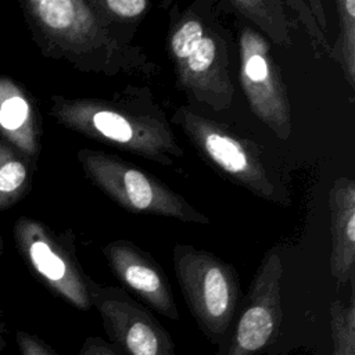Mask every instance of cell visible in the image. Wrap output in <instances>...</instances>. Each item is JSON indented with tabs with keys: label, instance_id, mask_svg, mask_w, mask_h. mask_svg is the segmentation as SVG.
Returning <instances> with one entry per match:
<instances>
[{
	"label": "cell",
	"instance_id": "cell-9",
	"mask_svg": "<svg viewBox=\"0 0 355 355\" xmlns=\"http://www.w3.org/2000/svg\"><path fill=\"white\" fill-rule=\"evenodd\" d=\"M240 80L252 112L286 140L291 133L287 90L268 42L251 28L240 33Z\"/></svg>",
	"mask_w": 355,
	"mask_h": 355
},
{
	"label": "cell",
	"instance_id": "cell-17",
	"mask_svg": "<svg viewBox=\"0 0 355 355\" xmlns=\"http://www.w3.org/2000/svg\"><path fill=\"white\" fill-rule=\"evenodd\" d=\"M237 8L243 15L255 21L265 31L269 32L270 37L283 46H287V32L277 26L275 17H277V10L280 4L273 1H261V0H234L230 3Z\"/></svg>",
	"mask_w": 355,
	"mask_h": 355
},
{
	"label": "cell",
	"instance_id": "cell-2",
	"mask_svg": "<svg viewBox=\"0 0 355 355\" xmlns=\"http://www.w3.org/2000/svg\"><path fill=\"white\" fill-rule=\"evenodd\" d=\"M173 268L198 329L218 345L236 318L240 300L236 269L214 254L189 244L175 245Z\"/></svg>",
	"mask_w": 355,
	"mask_h": 355
},
{
	"label": "cell",
	"instance_id": "cell-4",
	"mask_svg": "<svg viewBox=\"0 0 355 355\" xmlns=\"http://www.w3.org/2000/svg\"><path fill=\"white\" fill-rule=\"evenodd\" d=\"M178 85L216 111L229 108L233 86L227 71V50L220 33L196 17L183 18L169 39Z\"/></svg>",
	"mask_w": 355,
	"mask_h": 355
},
{
	"label": "cell",
	"instance_id": "cell-15",
	"mask_svg": "<svg viewBox=\"0 0 355 355\" xmlns=\"http://www.w3.org/2000/svg\"><path fill=\"white\" fill-rule=\"evenodd\" d=\"M340 36L336 58L341 64L351 87H355V1L337 0Z\"/></svg>",
	"mask_w": 355,
	"mask_h": 355
},
{
	"label": "cell",
	"instance_id": "cell-8",
	"mask_svg": "<svg viewBox=\"0 0 355 355\" xmlns=\"http://www.w3.org/2000/svg\"><path fill=\"white\" fill-rule=\"evenodd\" d=\"M93 306L110 344L121 355H176L169 333L125 290L96 284Z\"/></svg>",
	"mask_w": 355,
	"mask_h": 355
},
{
	"label": "cell",
	"instance_id": "cell-20",
	"mask_svg": "<svg viewBox=\"0 0 355 355\" xmlns=\"http://www.w3.org/2000/svg\"><path fill=\"white\" fill-rule=\"evenodd\" d=\"M78 355H121V354L104 338L90 336L85 338Z\"/></svg>",
	"mask_w": 355,
	"mask_h": 355
},
{
	"label": "cell",
	"instance_id": "cell-16",
	"mask_svg": "<svg viewBox=\"0 0 355 355\" xmlns=\"http://www.w3.org/2000/svg\"><path fill=\"white\" fill-rule=\"evenodd\" d=\"M333 355H355V302L336 300L330 305Z\"/></svg>",
	"mask_w": 355,
	"mask_h": 355
},
{
	"label": "cell",
	"instance_id": "cell-18",
	"mask_svg": "<svg viewBox=\"0 0 355 355\" xmlns=\"http://www.w3.org/2000/svg\"><path fill=\"white\" fill-rule=\"evenodd\" d=\"M94 3L98 8H104L110 14L125 19L137 18L144 14L150 6L147 0H94Z\"/></svg>",
	"mask_w": 355,
	"mask_h": 355
},
{
	"label": "cell",
	"instance_id": "cell-6",
	"mask_svg": "<svg viewBox=\"0 0 355 355\" xmlns=\"http://www.w3.org/2000/svg\"><path fill=\"white\" fill-rule=\"evenodd\" d=\"M282 247L273 245L258 266L239 318L218 344L216 355H259L282 324Z\"/></svg>",
	"mask_w": 355,
	"mask_h": 355
},
{
	"label": "cell",
	"instance_id": "cell-19",
	"mask_svg": "<svg viewBox=\"0 0 355 355\" xmlns=\"http://www.w3.org/2000/svg\"><path fill=\"white\" fill-rule=\"evenodd\" d=\"M17 344L21 355H58L47 343L26 331L17 333Z\"/></svg>",
	"mask_w": 355,
	"mask_h": 355
},
{
	"label": "cell",
	"instance_id": "cell-5",
	"mask_svg": "<svg viewBox=\"0 0 355 355\" xmlns=\"http://www.w3.org/2000/svg\"><path fill=\"white\" fill-rule=\"evenodd\" d=\"M173 121L183 129L198 153L226 178L263 200L279 201L276 186L254 143L186 107L175 112Z\"/></svg>",
	"mask_w": 355,
	"mask_h": 355
},
{
	"label": "cell",
	"instance_id": "cell-7",
	"mask_svg": "<svg viewBox=\"0 0 355 355\" xmlns=\"http://www.w3.org/2000/svg\"><path fill=\"white\" fill-rule=\"evenodd\" d=\"M14 234L29 265L57 295L80 311L93 308V288L97 283L47 227L37 220L19 218Z\"/></svg>",
	"mask_w": 355,
	"mask_h": 355
},
{
	"label": "cell",
	"instance_id": "cell-14",
	"mask_svg": "<svg viewBox=\"0 0 355 355\" xmlns=\"http://www.w3.org/2000/svg\"><path fill=\"white\" fill-rule=\"evenodd\" d=\"M28 169L17 153L0 140V208L10 207L24 194Z\"/></svg>",
	"mask_w": 355,
	"mask_h": 355
},
{
	"label": "cell",
	"instance_id": "cell-1",
	"mask_svg": "<svg viewBox=\"0 0 355 355\" xmlns=\"http://www.w3.org/2000/svg\"><path fill=\"white\" fill-rule=\"evenodd\" d=\"M53 115L64 126L161 165L183 155L169 123L161 114L136 111L97 98L57 100Z\"/></svg>",
	"mask_w": 355,
	"mask_h": 355
},
{
	"label": "cell",
	"instance_id": "cell-13",
	"mask_svg": "<svg viewBox=\"0 0 355 355\" xmlns=\"http://www.w3.org/2000/svg\"><path fill=\"white\" fill-rule=\"evenodd\" d=\"M0 135L26 155H36L39 150V129L32 104L7 76H0Z\"/></svg>",
	"mask_w": 355,
	"mask_h": 355
},
{
	"label": "cell",
	"instance_id": "cell-3",
	"mask_svg": "<svg viewBox=\"0 0 355 355\" xmlns=\"http://www.w3.org/2000/svg\"><path fill=\"white\" fill-rule=\"evenodd\" d=\"M78 159L90 182L129 212L208 223L202 212L154 176L118 157L96 150H80Z\"/></svg>",
	"mask_w": 355,
	"mask_h": 355
},
{
	"label": "cell",
	"instance_id": "cell-10",
	"mask_svg": "<svg viewBox=\"0 0 355 355\" xmlns=\"http://www.w3.org/2000/svg\"><path fill=\"white\" fill-rule=\"evenodd\" d=\"M25 4L42 32L72 50L86 51L107 39V29L94 1L28 0Z\"/></svg>",
	"mask_w": 355,
	"mask_h": 355
},
{
	"label": "cell",
	"instance_id": "cell-11",
	"mask_svg": "<svg viewBox=\"0 0 355 355\" xmlns=\"http://www.w3.org/2000/svg\"><path fill=\"white\" fill-rule=\"evenodd\" d=\"M103 254L118 280L146 305L171 320L179 319L168 277L147 252L128 240H115L103 248Z\"/></svg>",
	"mask_w": 355,
	"mask_h": 355
},
{
	"label": "cell",
	"instance_id": "cell-12",
	"mask_svg": "<svg viewBox=\"0 0 355 355\" xmlns=\"http://www.w3.org/2000/svg\"><path fill=\"white\" fill-rule=\"evenodd\" d=\"M331 222L330 273L337 284L354 280L355 265V182L338 178L329 193Z\"/></svg>",
	"mask_w": 355,
	"mask_h": 355
}]
</instances>
